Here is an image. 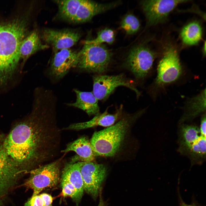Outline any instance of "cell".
Returning a JSON list of instances; mask_svg holds the SVG:
<instances>
[{
  "label": "cell",
  "instance_id": "6da1fadb",
  "mask_svg": "<svg viewBox=\"0 0 206 206\" xmlns=\"http://www.w3.org/2000/svg\"><path fill=\"white\" fill-rule=\"evenodd\" d=\"M35 101L30 115L13 127L3 143L10 158L29 172L53 161L61 140L55 104L47 99Z\"/></svg>",
  "mask_w": 206,
  "mask_h": 206
},
{
  "label": "cell",
  "instance_id": "7a4b0ae2",
  "mask_svg": "<svg viewBox=\"0 0 206 206\" xmlns=\"http://www.w3.org/2000/svg\"><path fill=\"white\" fill-rule=\"evenodd\" d=\"M27 16L0 21V86L6 85L16 72L20 60L19 50L27 34Z\"/></svg>",
  "mask_w": 206,
  "mask_h": 206
},
{
  "label": "cell",
  "instance_id": "3957f363",
  "mask_svg": "<svg viewBox=\"0 0 206 206\" xmlns=\"http://www.w3.org/2000/svg\"><path fill=\"white\" fill-rule=\"evenodd\" d=\"M130 124L128 119L123 118L111 126L94 132L90 141L96 156L115 155L125 139Z\"/></svg>",
  "mask_w": 206,
  "mask_h": 206
},
{
  "label": "cell",
  "instance_id": "277c9868",
  "mask_svg": "<svg viewBox=\"0 0 206 206\" xmlns=\"http://www.w3.org/2000/svg\"><path fill=\"white\" fill-rule=\"evenodd\" d=\"M206 135L195 125L181 124L179 126V150L190 159L191 165L205 160Z\"/></svg>",
  "mask_w": 206,
  "mask_h": 206
},
{
  "label": "cell",
  "instance_id": "5b68a950",
  "mask_svg": "<svg viewBox=\"0 0 206 206\" xmlns=\"http://www.w3.org/2000/svg\"><path fill=\"white\" fill-rule=\"evenodd\" d=\"M84 43L82 49L78 52L76 68L99 74L104 72L112 58L110 51L103 44H96L89 40Z\"/></svg>",
  "mask_w": 206,
  "mask_h": 206
},
{
  "label": "cell",
  "instance_id": "8992f818",
  "mask_svg": "<svg viewBox=\"0 0 206 206\" xmlns=\"http://www.w3.org/2000/svg\"><path fill=\"white\" fill-rule=\"evenodd\" d=\"M62 161V158H59L31 170L23 185L33 190L32 195L56 187L60 180Z\"/></svg>",
  "mask_w": 206,
  "mask_h": 206
},
{
  "label": "cell",
  "instance_id": "52a82bcc",
  "mask_svg": "<svg viewBox=\"0 0 206 206\" xmlns=\"http://www.w3.org/2000/svg\"><path fill=\"white\" fill-rule=\"evenodd\" d=\"M20 174L19 168L0 143V206L3 205L9 193L17 186Z\"/></svg>",
  "mask_w": 206,
  "mask_h": 206
},
{
  "label": "cell",
  "instance_id": "ba28073f",
  "mask_svg": "<svg viewBox=\"0 0 206 206\" xmlns=\"http://www.w3.org/2000/svg\"><path fill=\"white\" fill-rule=\"evenodd\" d=\"M84 192L96 199L100 194L107 175L105 166L94 161L82 162L80 168Z\"/></svg>",
  "mask_w": 206,
  "mask_h": 206
},
{
  "label": "cell",
  "instance_id": "9c48e42d",
  "mask_svg": "<svg viewBox=\"0 0 206 206\" xmlns=\"http://www.w3.org/2000/svg\"><path fill=\"white\" fill-rule=\"evenodd\" d=\"M93 80L92 92L98 100L106 99L117 87L121 86L131 89L137 97L140 94L133 82L123 74L111 76L99 74L93 76Z\"/></svg>",
  "mask_w": 206,
  "mask_h": 206
},
{
  "label": "cell",
  "instance_id": "30bf717a",
  "mask_svg": "<svg viewBox=\"0 0 206 206\" xmlns=\"http://www.w3.org/2000/svg\"><path fill=\"white\" fill-rule=\"evenodd\" d=\"M182 72V68L177 53L172 47L167 48L159 63L156 82L163 85L177 80Z\"/></svg>",
  "mask_w": 206,
  "mask_h": 206
},
{
  "label": "cell",
  "instance_id": "8fae6325",
  "mask_svg": "<svg viewBox=\"0 0 206 206\" xmlns=\"http://www.w3.org/2000/svg\"><path fill=\"white\" fill-rule=\"evenodd\" d=\"M154 53L146 46L140 45L132 48L127 57L126 64L137 78L142 79L148 74L154 59Z\"/></svg>",
  "mask_w": 206,
  "mask_h": 206
},
{
  "label": "cell",
  "instance_id": "7c38bea8",
  "mask_svg": "<svg viewBox=\"0 0 206 206\" xmlns=\"http://www.w3.org/2000/svg\"><path fill=\"white\" fill-rule=\"evenodd\" d=\"M181 0H151L142 1V8L148 25L163 22L179 4L188 1Z\"/></svg>",
  "mask_w": 206,
  "mask_h": 206
},
{
  "label": "cell",
  "instance_id": "4fadbf2b",
  "mask_svg": "<svg viewBox=\"0 0 206 206\" xmlns=\"http://www.w3.org/2000/svg\"><path fill=\"white\" fill-rule=\"evenodd\" d=\"M40 37L45 44L51 46L56 52L70 48L78 41L81 35L78 31L73 30L45 28L42 30Z\"/></svg>",
  "mask_w": 206,
  "mask_h": 206
},
{
  "label": "cell",
  "instance_id": "5bb4252c",
  "mask_svg": "<svg viewBox=\"0 0 206 206\" xmlns=\"http://www.w3.org/2000/svg\"><path fill=\"white\" fill-rule=\"evenodd\" d=\"M78 52L69 49H63L55 53L50 68L51 75L56 79L63 77L72 68H76Z\"/></svg>",
  "mask_w": 206,
  "mask_h": 206
},
{
  "label": "cell",
  "instance_id": "9a60e30c",
  "mask_svg": "<svg viewBox=\"0 0 206 206\" xmlns=\"http://www.w3.org/2000/svg\"><path fill=\"white\" fill-rule=\"evenodd\" d=\"M120 3L119 1L103 3L91 0H81L72 23L89 21L95 15L114 8Z\"/></svg>",
  "mask_w": 206,
  "mask_h": 206
},
{
  "label": "cell",
  "instance_id": "2e32d148",
  "mask_svg": "<svg viewBox=\"0 0 206 206\" xmlns=\"http://www.w3.org/2000/svg\"><path fill=\"white\" fill-rule=\"evenodd\" d=\"M72 151L76 153L71 159L76 162H93L96 156L90 140L85 136H82L68 143L61 152L66 153Z\"/></svg>",
  "mask_w": 206,
  "mask_h": 206
},
{
  "label": "cell",
  "instance_id": "e0dca14e",
  "mask_svg": "<svg viewBox=\"0 0 206 206\" xmlns=\"http://www.w3.org/2000/svg\"><path fill=\"white\" fill-rule=\"evenodd\" d=\"M122 110V106L114 114H109L106 110L103 113H99L88 121L72 124L64 129L78 131L98 126L107 127L114 124L121 115Z\"/></svg>",
  "mask_w": 206,
  "mask_h": 206
},
{
  "label": "cell",
  "instance_id": "ac0fdd59",
  "mask_svg": "<svg viewBox=\"0 0 206 206\" xmlns=\"http://www.w3.org/2000/svg\"><path fill=\"white\" fill-rule=\"evenodd\" d=\"M49 47V45L42 43L37 30L34 29L28 32L22 41L20 47L19 56L20 60H22L20 71H22L25 62L31 56Z\"/></svg>",
  "mask_w": 206,
  "mask_h": 206
},
{
  "label": "cell",
  "instance_id": "d6986e66",
  "mask_svg": "<svg viewBox=\"0 0 206 206\" xmlns=\"http://www.w3.org/2000/svg\"><path fill=\"white\" fill-rule=\"evenodd\" d=\"M82 162L71 159L66 163L62 169L61 177L66 179L75 189L78 201H81L84 192L83 180L80 171Z\"/></svg>",
  "mask_w": 206,
  "mask_h": 206
},
{
  "label": "cell",
  "instance_id": "ffe728a7",
  "mask_svg": "<svg viewBox=\"0 0 206 206\" xmlns=\"http://www.w3.org/2000/svg\"><path fill=\"white\" fill-rule=\"evenodd\" d=\"M73 90L76 95V101L68 103L67 105L80 109L89 116H95L99 113L98 100L92 92L81 91L76 89Z\"/></svg>",
  "mask_w": 206,
  "mask_h": 206
},
{
  "label": "cell",
  "instance_id": "44dd1931",
  "mask_svg": "<svg viewBox=\"0 0 206 206\" xmlns=\"http://www.w3.org/2000/svg\"><path fill=\"white\" fill-rule=\"evenodd\" d=\"M206 110V89H205L197 96L187 102L185 112L181 119L182 123L192 119Z\"/></svg>",
  "mask_w": 206,
  "mask_h": 206
},
{
  "label": "cell",
  "instance_id": "7402d4cb",
  "mask_svg": "<svg viewBox=\"0 0 206 206\" xmlns=\"http://www.w3.org/2000/svg\"><path fill=\"white\" fill-rule=\"evenodd\" d=\"M81 0H56L59 16L62 19L72 22Z\"/></svg>",
  "mask_w": 206,
  "mask_h": 206
},
{
  "label": "cell",
  "instance_id": "603a6c76",
  "mask_svg": "<svg viewBox=\"0 0 206 206\" xmlns=\"http://www.w3.org/2000/svg\"><path fill=\"white\" fill-rule=\"evenodd\" d=\"M181 34L185 44L188 45H195L201 39L202 28L199 23L193 21L185 26L182 30Z\"/></svg>",
  "mask_w": 206,
  "mask_h": 206
},
{
  "label": "cell",
  "instance_id": "cb8c5ba5",
  "mask_svg": "<svg viewBox=\"0 0 206 206\" xmlns=\"http://www.w3.org/2000/svg\"><path fill=\"white\" fill-rule=\"evenodd\" d=\"M121 27L128 35H132L137 32L140 27V23L138 18L132 14L125 16L120 23Z\"/></svg>",
  "mask_w": 206,
  "mask_h": 206
},
{
  "label": "cell",
  "instance_id": "d4e9b609",
  "mask_svg": "<svg viewBox=\"0 0 206 206\" xmlns=\"http://www.w3.org/2000/svg\"><path fill=\"white\" fill-rule=\"evenodd\" d=\"M115 37V33L112 29L105 28L98 32L96 38L89 40L96 44H102L104 43L111 44L114 41Z\"/></svg>",
  "mask_w": 206,
  "mask_h": 206
},
{
  "label": "cell",
  "instance_id": "484cf974",
  "mask_svg": "<svg viewBox=\"0 0 206 206\" xmlns=\"http://www.w3.org/2000/svg\"><path fill=\"white\" fill-rule=\"evenodd\" d=\"M60 181L62 189L61 195L64 198L70 197L76 205H78L80 203L78 200L76 191L74 187L66 179L61 177Z\"/></svg>",
  "mask_w": 206,
  "mask_h": 206
},
{
  "label": "cell",
  "instance_id": "4316f807",
  "mask_svg": "<svg viewBox=\"0 0 206 206\" xmlns=\"http://www.w3.org/2000/svg\"><path fill=\"white\" fill-rule=\"evenodd\" d=\"M23 206H46L40 194L32 195L25 202Z\"/></svg>",
  "mask_w": 206,
  "mask_h": 206
},
{
  "label": "cell",
  "instance_id": "83f0119b",
  "mask_svg": "<svg viewBox=\"0 0 206 206\" xmlns=\"http://www.w3.org/2000/svg\"><path fill=\"white\" fill-rule=\"evenodd\" d=\"M179 190V186L178 187V186L177 193L179 199V206H201L197 203L196 201H193L191 203L189 204L186 203L183 200L180 193Z\"/></svg>",
  "mask_w": 206,
  "mask_h": 206
},
{
  "label": "cell",
  "instance_id": "f1b7e54d",
  "mask_svg": "<svg viewBox=\"0 0 206 206\" xmlns=\"http://www.w3.org/2000/svg\"><path fill=\"white\" fill-rule=\"evenodd\" d=\"M40 194L45 202L46 206H53V199L51 195L46 193Z\"/></svg>",
  "mask_w": 206,
  "mask_h": 206
},
{
  "label": "cell",
  "instance_id": "f546056e",
  "mask_svg": "<svg viewBox=\"0 0 206 206\" xmlns=\"http://www.w3.org/2000/svg\"><path fill=\"white\" fill-rule=\"evenodd\" d=\"M97 206H106L105 202L100 195L99 203Z\"/></svg>",
  "mask_w": 206,
  "mask_h": 206
},
{
  "label": "cell",
  "instance_id": "4dcf8cb0",
  "mask_svg": "<svg viewBox=\"0 0 206 206\" xmlns=\"http://www.w3.org/2000/svg\"><path fill=\"white\" fill-rule=\"evenodd\" d=\"M203 55H205V52H206V43H205H205L204 45L203 46Z\"/></svg>",
  "mask_w": 206,
  "mask_h": 206
}]
</instances>
